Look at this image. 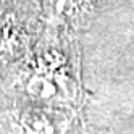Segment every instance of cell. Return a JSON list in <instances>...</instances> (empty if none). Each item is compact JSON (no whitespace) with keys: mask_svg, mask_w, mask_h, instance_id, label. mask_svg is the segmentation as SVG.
<instances>
[{"mask_svg":"<svg viewBox=\"0 0 134 134\" xmlns=\"http://www.w3.org/2000/svg\"><path fill=\"white\" fill-rule=\"evenodd\" d=\"M79 36L44 27L36 45L0 81V107H52L84 111Z\"/></svg>","mask_w":134,"mask_h":134,"instance_id":"1","label":"cell"},{"mask_svg":"<svg viewBox=\"0 0 134 134\" xmlns=\"http://www.w3.org/2000/svg\"><path fill=\"white\" fill-rule=\"evenodd\" d=\"M42 31L29 0H15L0 10V81L36 45Z\"/></svg>","mask_w":134,"mask_h":134,"instance_id":"2","label":"cell"},{"mask_svg":"<svg viewBox=\"0 0 134 134\" xmlns=\"http://www.w3.org/2000/svg\"><path fill=\"white\" fill-rule=\"evenodd\" d=\"M44 27L79 36L94 23L108 0H29Z\"/></svg>","mask_w":134,"mask_h":134,"instance_id":"4","label":"cell"},{"mask_svg":"<svg viewBox=\"0 0 134 134\" xmlns=\"http://www.w3.org/2000/svg\"><path fill=\"white\" fill-rule=\"evenodd\" d=\"M2 110L10 134H84V111L32 105Z\"/></svg>","mask_w":134,"mask_h":134,"instance_id":"3","label":"cell"},{"mask_svg":"<svg viewBox=\"0 0 134 134\" xmlns=\"http://www.w3.org/2000/svg\"><path fill=\"white\" fill-rule=\"evenodd\" d=\"M12 2H15V0H0V10H2V8H5L7 5H10Z\"/></svg>","mask_w":134,"mask_h":134,"instance_id":"5","label":"cell"}]
</instances>
